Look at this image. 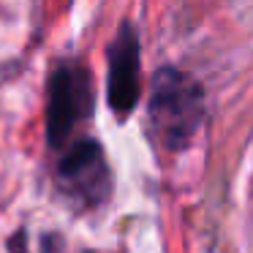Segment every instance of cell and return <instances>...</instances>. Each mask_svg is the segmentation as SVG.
Instances as JSON below:
<instances>
[{"instance_id":"cell-4","label":"cell","mask_w":253,"mask_h":253,"mask_svg":"<svg viewBox=\"0 0 253 253\" xmlns=\"http://www.w3.org/2000/svg\"><path fill=\"white\" fill-rule=\"evenodd\" d=\"M60 180L74 196L98 204L109 191V171L95 142H77L60 164Z\"/></svg>"},{"instance_id":"cell-2","label":"cell","mask_w":253,"mask_h":253,"mask_svg":"<svg viewBox=\"0 0 253 253\" xmlns=\"http://www.w3.org/2000/svg\"><path fill=\"white\" fill-rule=\"evenodd\" d=\"M93 109V82L82 66H60L49 79V106H46V136L55 147L66 144L71 133L87 120Z\"/></svg>"},{"instance_id":"cell-3","label":"cell","mask_w":253,"mask_h":253,"mask_svg":"<svg viewBox=\"0 0 253 253\" xmlns=\"http://www.w3.org/2000/svg\"><path fill=\"white\" fill-rule=\"evenodd\" d=\"M109 106L120 117H126L128 112L136 106L139 101V39L131 28H123L117 33L115 44L109 46Z\"/></svg>"},{"instance_id":"cell-1","label":"cell","mask_w":253,"mask_h":253,"mask_svg":"<svg viewBox=\"0 0 253 253\" xmlns=\"http://www.w3.org/2000/svg\"><path fill=\"white\" fill-rule=\"evenodd\" d=\"M204 117V93L196 79L174 68H164L153 79L150 128L161 147L180 150L191 142Z\"/></svg>"}]
</instances>
